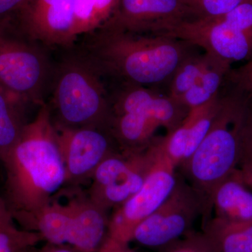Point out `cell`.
Segmentation results:
<instances>
[{
	"instance_id": "12",
	"label": "cell",
	"mask_w": 252,
	"mask_h": 252,
	"mask_svg": "<svg viewBox=\"0 0 252 252\" xmlns=\"http://www.w3.org/2000/svg\"><path fill=\"white\" fill-rule=\"evenodd\" d=\"M74 0H30L14 21L28 36L50 44L67 46L73 36Z\"/></svg>"
},
{
	"instance_id": "1",
	"label": "cell",
	"mask_w": 252,
	"mask_h": 252,
	"mask_svg": "<svg viewBox=\"0 0 252 252\" xmlns=\"http://www.w3.org/2000/svg\"><path fill=\"white\" fill-rule=\"evenodd\" d=\"M0 159L6 173L4 200L14 220L20 222L52 201L66 183V172L47 106L25 124Z\"/></svg>"
},
{
	"instance_id": "15",
	"label": "cell",
	"mask_w": 252,
	"mask_h": 252,
	"mask_svg": "<svg viewBox=\"0 0 252 252\" xmlns=\"http://www.w3.org/2000/svg\"><path fill=\"white\" fill-rule=\"evenodd\" d=\"M211 207L220 220L252 222V192L231 174L215 189Z\"/></svg>"
},
{
	"instance_id": "11",
	"label": "cell",
	"mask_w": 252,
	"mask_h": 252,
	"mask_svg": "<svg viewBox=\"0 0 252 252\" xmlns=\"http://www.w3.org/2000/svg\"><path fill=\"white\" fill-rule=\"evenodd\" d=\"M66 172V183L91 177L99 163L115 151L108 136L94 127L55 125Z\"/></svg>"
},
{
	"instance_id": "4",
	"label": "cell",
	"mask_w": 252,
	"mask_h": 252,
	"mask_svg": "<svg viewBox=\"0 0 252 252\" xmlns=\"http://www.w3.org/2000/svg\"><path fill=\"white\" fill-rule=\"evenodd\" d=\"M107 212L89 196L76 197L66 203L54 198L19 223L28 230L37 231L52 245H68L79 252H93L108 231Z\"/></svg>"
},
{
	"instance_id": "27",
	"label": "cell",
	"mask_w": 252,
	"mask_h": 252,
	"mask_svg": "<svg viewBox=\"0 0 252 252\" xmlns=\"http://www.w3.org/2000/svg\"><path fill=\"white\" fill-rule=\"evenodd\" d=\"M242 158L252 159V106L249 101L248 113L244 127ZM241 160V159H240Z\"/></svg>"
},
{
	"instance_id": "13",
	"label": "cell",
	"mask_w": 252,
	"mask_h": 252,
	"mask_svg": "<svg viewBox=\"0 0 252 252\" xmlns=\"http://www.w3.org/2000/svg\"><path fill=\"white\" fill-rule=\"evenodd\" d=\"M112 109L113 114L131 113L143 116L164 127L167 133L180 126L189 111L168 94L132 84H124L116 94Z\"/></svg>"
},
{
	"instance_id": "17",
	"label": "cell",
	"mask_w": 252,
	"mask_h": 252,
	"mask_svg": "<svg viewBox=\"0 0 252 252\" xmlns=\"http://www.w3.org/2000/svg\"><path fill=\"white\" fill-rule=\"evenodd\" d=\"M110 127L113 136L123 150L147 148L160 127L150 119L131 113L113 114Z\"/></svg>"
},
{
	"instance_id": "20",
	"label": "cell",
	"mask_w": 252,
	"mask_h": 252,
	"mask_svg": "<svg viewBox=\"0 0 252 252\" xmlns=\"http://www.w3.org/2000/svg\"><path fill=\"white\" fill-rule=\"evenodd\" d=\"M23 101L0 86V157L14 147L23 130L20 107Z\"/></svg>"
},
{
	"instance_id": "10",
	"label": "cell",
	"mask_w": 252,
	"mask_h": 252,
	"mask_svg": "<svg viewBox=\"0 0 252 252\" xmlns=\"http://www.w3.org/2000/svg\"><path fill=\"white\" fill-rule=\"evenodd\" d=\"M190 19L183 0H119L103 26L160 35Z\"/></svg>"
},
{
	"instance_id": "21",
	"label": "cell",
	"mask_w": 252,
	"mask_h": 252,
	"mask_svg": "<svg viewBox=\"0 0 252 252\" xmlns=\"http://www.w3.org/2000/svg\"><path fill=\"white\" fill-rule=\"evenodd\" d=\"M212 61V56L206 53H194L189 56L174 73L168 84L167 94L179 102L182 96L196 84Z\"/></svg>"
},
{
	"instance_id": "24",
	"label": "cell",
	"mask_w": 252,
	"mask_h": 252,
	"mask_svg": "<svg viewBox=\"0 0 252 252\" xmlns=\"http://www.w3.org/2000/svg\"><path fill=\"white\" fill-rule=\"evenodd\" d=\"M162 252H217L203 233L189 232L185 238L164 247Z\"/></svg>"
},
{
	"instance_id": "25",
	"label": "cell",
	"mask_w": 252,
	"mask_h": 252,
	"mask_svg": "<svg viewBox=\"0 0 252 252\" xmlns=\"http://www.w3.org/2000/svg\"><path fill=\"white\" fill-rule=\"evenodd\" d=\"M227 78L236 89L252 97V60L238 69H230Z\"/></svg>"
},
{
	"instance_id": "29",
	"label": "cell",
	"mask_w": 252,
	"mask_h": 252,
	"mask_svg": "<svg viewBox=\"0 0 252 252\" xmlns=\"http://www.w3.org/2000/svg\"><path fill=\"white\" fill-rule=\"evenodd\" d=\"M99 252H136L131 250L128 243L107 238Z\"/></svg>"
},
{
	"instance_id": "26",
	"label": "cell",
	"mask_w": 252,
	"mask_h": 252,
	"mask_svg": "<svg viewBox=\"0 0 252 252\" xmlns=\"http://www.w3.org/2000/svg\"><path fill=\"white\" fill-rule=\"evenodd\" d=\"M30 0H0V23L13 21Z\"/></svg>"
},
{
	"instance_id": "30",
	"label": "cell",
	"mask_w": 252,
	"mask_h": 252,
	"mask_svg": "<svg viewBox=\"0 0 252 252\" xmlns=\"http://www.w3.org/2000/svg\"><path fill=\"white\" fill-rule=\"evenodd\" d=\"M14 218L5 203L4 199L0 198V228L14 225Z\"/></svg>"
},
{
	"instance_id": "16",
	"label": "cell",
	"mask_w": 252,
	"mask_h": 252,
	"mask_svg": "<svg viewBox=\"0 0 252 252\" xmlns=\"http://www.w3.org/2000/svg\"><path fill=\"white\" fill-rule=\"evenodd\" d=\"M203 233L217 252H252V222H233L214 217Z\"/></svg>"
},
{
	"instance_id": "23",
	"label": "cell",
	"mask_w": 252,
	"mask_h": 252,
	"mask_svg": "<svg viewBox=\"0 0 252 252\" xmlns=\"http://www.w3.org/2000/svg\"><path fill=\"white\" fill-rule=\"evenodd\" d=\"M41 237L36 232L20 230L14 225L0 228V252H21ZM42 238V237H41Z\"/></svg>"
},
{
	"instance_id": "18",
	"label": "cell",
	"mask_w": 252,
	"mask_h": 252,
	"mask_svg": "<svg viewBox=\"0 0 252 252\" xmlns=\"http://www.w3.org/2000/svg\"><path fill=\"white\" fill-rule=\"evenodd\" d=\"M230 67L229 63L212 57L211 64L196 84L182 96L179 102L190 109L210 102L220 94Z\"/></svg>"
},
{
	"instance_id": "2",
	"label": "cell",
	"mask_w": 252,
	"mask_h": 252,
	"mask_svg": "<svg viewBox=\"0 0 252 252\" xmlns=\"http://www.w3.org/2000/svg\"><path fill=\"white\" fill-rule=\"evenodd\" d=\"M97 31L92 46L96 64L124 84L168 86L179 66L198 48L171 36L105 26Z\"/></svg>"
},
{
	"instance_id": "8",
	"label": "cell",
	"mask_w": 252,
	"mask_h": 252,
	"mask_svg": "<svg viewBox=\"0 0 252 252\" xmlns=\"http://www.w3.org/2000/svg\"><path fill=\"white\" fill-rule=\"evenodd\" d=\"M154 158L152 144L139 150L114 152L99 163L91 176L89 198L107 211L120 207L142 187Z\"/></svg>"
},
{
	"instance_id": "5",
	"label": "cell",
	"mask_w": 252,
	"mask_h": 252,
	"mask_svg": "<svg viewBox=\"0 0 252 252\" xmlns=\"http://www.w3.org/2000/svg\"><path fill=\"white\" fill-rule=\"evenodd\" d=\"M54 102L63 125L111 126L112 104L97 71L88 63L79 61L64 63L55 86Z\"/></svg>"
},
{
	"instance_id": "22",
	"label": "cell",
	"mask_w": 252,
	"mask_h": 252,
	"mask_svg": "<svg viewBox=\"0 0 252 252\" xmlns=\"http://www.w3.org/2000/svg\"><path fill=\"white\" fill-rule=\"evenodd\" d=\"M190 20L220 17L228 14L245 0H183Z\"/></svg>"
},
{
	"instance_id": "9",
	"label": "cell",
	"mask_w": 252,
	"mask_h": 252,
	"mask_svg": "<svg viewBox=\"0 0 252 252\" xmlns=\"http://www.w3.org/2000/svg\"><path fill=\"white\" fill-rule=\"evenodd\" d=\"M10 23H0V86L23 101L43 104L47 61L36 46L8 34Z\"/></svg>"
},
{
	"instance_id": "14",
	"label": "cell",
	"mask_w": 252,
	"mask_h": 252,
	"mask_svg": "<svg viewBox=\"0 0 252 252\" xmlns=\"http://www.w3.org/2000/svg\"><path fill=\"white\" fill-rule=\"evenodd\" d=\"M221 94L207 103L189 109L183 122L175 130L162 137H157L163 153L176 167L180 166L198 147L211 127L220 107Z\"/></svg>"
},
{
	"instance_id": "28",
	"label": "cell",
	"mask_w": 252,
	"mask_h": 252,
	"mask_svg": "<svg viewBox=\"0 0 252 252\" xmlns=\"http://www.w3.org/2000/svg\"><path fill=\"white\" fill-rule=\"evenodd\" d=\"M237 180L252 190V159L242 158L238 167L232 173Z\"/></svg>"
},
{
	"instance_id": "3",
	"label": "cell",
	"mask_w": 252,
	"mask_h": 252,
	"mask_svg": "<svg viewBox=\"0 0 252 252\" xmlns=\"http://www.w3.org/2000/svg\"><path fill=\"white\" fill-rule=\"evenodd\" d=\"M223 94L210 130L193 154L181 164L190 185L212 209L215 189L238 167L243 154L244 127L249 99L237 89Z\"/></svg>"
},
{
	"instance_id": "7",
	"label": "cell",
	"mask_w": 252,
	"mask_h": 252,
	"mask_svg": "<svg viewBox=\"0 0 252 252\" xmlns=\"http://www.w3.org/2000/svg\"><path fill=\"white\" fill-rule=\"evenodd\" d=\"M153 163L140 190L116 209L109 219L108 236L123 243L132 241L137 225L158 208L177 182L176 167L159 147L157 137L152 142Z\"/></svg>"
},
{
	"instance_id": "6",
	"label": "cell",
	"mask_w": 252,
	"mask_h": 252,
	"mask_svg": "<svg viewBox=\"0 0 252 252\" xmlns=\"http://www.w3.org/2000/svg\"><path fill=\"white\" fill-rule=\"evenodd\" d=\"M205 198L177 177L166 200L134 230L132 240L149 248H162L188 234L200 215H207Z\"/></svg>"
},
{
	"instance_id": "19",
	"label": "cell",
	"mask_w": 252,
	"mask_h": 252,
	"mask_svg": "<svg viewBox=\"0 0 252 252\" xmlns=\"http://www.w3.org/2000/svg\"><path fill=\"white\" fill-rule=\"evenodd\" d=\"M119 0H74L73 36L94 32L112 16Z\"/></svg>"
}]
</instances>
